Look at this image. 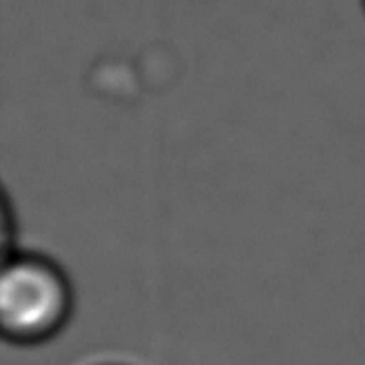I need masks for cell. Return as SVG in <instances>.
<instances>
[{"mask_svg": "<svg viewBox=\"0 0 365 365\" xmlns=\"http://www.w3.org/2000/svg\"><path fill=\"white\" fill-rule=\"evenodd\" d=\"M67 310L65 284L53 268L37 262H14L0 282V314L7 333L35 338L49 333Z\"/></svg>", "mask_w": 365, "mask_h": 365, "instance_id": "obj_1", "label": "cell"}]
</instances>
